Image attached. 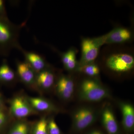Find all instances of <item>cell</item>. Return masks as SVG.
I'll list each match as a JSON object with an SVG mask.
<instances>
[{
    "label": "cell",
    "instance_id": "cell-8",
    "mask_svg": "<svg viewBox=\"0 0 134 134\" xmlns=\"http://www.w3.org/2000/svg\"><path fill=\"white\" fill-rule=\"evenodd\" d=\"M17 75L25 84L36 86V73L27 62L16 61Z\"/></svg>",
    "mask_w": 134,
    "mask_h": 134
},
{
    "label": "cell",
    "instance_id": "cell-7",
    "mask_svg": "<svg viewBox=\"0 0 134 134\" xmlns=\"http://www.w3.org/2000/svg\"><path fill=\"white\" fill-rule=\"evenodd\" d=\"M131 32L124 28H117L104 36L96 38L100 46L106 44L123 43L131 38Z\"/></svg>",
    "mask_w": 134,
    "mask_h": 134
},
{
    "label": "cell",
    "instance_id": "cell-3",
    "mask_svg": "<svg viewBox=\"0 0 134 134\" xmlns=\"http://www.w3.org/2000/svg\"><path fill=\"white\" fill-rule=\"evenodd\" d=\"M97 118V113L93 108L82 107L75 111L72 116V128L76 132L86 129L94 123Z\"/></svg>",
    "mask_w": 134,
    "mask_h": 134
},
{
    "label": "cell",
    "instance_id": "cell-17",
    "mask_svg": "<svg viewBox=\"0 0 134 134\" xmlns=\"http://www.w3.org/2000/svg\"><path fill=\"white\" fill-rule=\"evenodd\" d=\"M31 129L29 122L25 121H21L13 125L8 134H30Z\"/></svg>",
    "mask_w": 134,
    "mask_h": 134
},
{
    "label": "cell",
    "instance_id": "cell-24",
    "mask_svg": "<svg viewBox=\"0 0 134 134\" xmlns=\"http://www.w3.org/2000/svg\"><path fill=\"white\" fill-rule=\"evenodd\" d=\"M2 105V98L1 96V94H0V107Z\"/></svg>",
    "mask_w": 134,
    "mask_h": 134
},
{
    "label": "cell",
    "instance_id": "cell-11",
    "mask_svg": "<svg viewBox=\"0 0 134 134\" xmlns=\"http://www.w3.org/2000/svg\"><path fill=\"white\" fill-rule=\"evenodd\" d=\"M101 121L107 134H120L119 128L111 108L107 106L103 109Z\"/></svg>",
    "mask_w": 134,
    "mask_h": 134
},
{
    "label": "cell",
    "instance_id": "cell-15",
    "mask_svg": "<svg viewBox=\"0 0 134 134\" xmlns=\"http://www.w3.org/2000/svg\"><path fill=\"white\" fill-rule=\"evenodd\" d=\"M61 60L63 66L67 70H72L76 68V54L74 49H69L63 53L62 54Z\"/></svg>",
    "mask_w": 134,
    "mask_h": 134
},
{
    "label": "cell",
    "instance_id": "cell-1",
    "mask_svg": "<svg viewBox=\"0 0 134 134\" xmlns=\"http://www.w3.org/2000/svg\"><path fill=\"white\" fill-rule=\"evenodd\" d=\"M25 23L16 25L10 21L5 15H0V51L2 53L8 55L14 48L21 51L23 48L19 44V33Z\"/></svg>",
    "mask_w": 134,
    "mask_h": 134
},
{
    "label": "cell",
    "instance_id": "cell-2",
    "mask_svg": "<svg viewBox=\"0 0 134 134\" xmlns=\"http://www.w3.org/2000/svg\"><path fill=\"white\" fill-rule=\"evenodd\" d=\"M79 98L87 102L100 101L109 98L108 91L99 83L91 79L84 80L80 85Z\"/></svg>",
    "mask_w": 134,
    "mask_h": 134
},
{
    "label": "cell",
    "instance_id": "cell-4",
    "mask_svg": "<svg viewBox=\"0 0 134 134\" xmlns=\"http://www.w3.org/2000/svg\"><path fill=\"white\" fill-rule=\"evenodd\" d=\"M10 110L12 116L23 119L37 113L30 104L26 98L16 96L10 100Z\"/></svg>",
    "mask_w": 134,
    "mask_h": 134
},
{
    "label": "cell",
    "instance_id": "cell-21",
    "mask_svg": "<svg viewBox=\"0 0 134 134\" xmlns=\"http://www.w3.org/2000/svg\"><path fill=\"white\" fill-rule=\"evenodd\" d=\"M6 120V115L4 113L0 110V130L5 124Z\"/></svg>",
    "mask_w": 134,
    "mask_h": 134
},
{
    "label": "cell",
    "instance_id": "cell-6",
    "mask_svg": "<svg viewBox=\"0 0 134 134\" xmlns=\"http://www.w3.org/2000/svg\"><path fill=\"white\" fill-rule=\"evenodd\" d=\"M101 46L97 38H84L81 44L82 57L79 66L93 63L98 55Z\"/></svg>",
    "mask_w": 134,
    "mask_h": 134
},
{
    "label": "cell",
    "instance_id": "cell-18",
    "mask_svg": "<svg viewBox=\"0 0 134 134\" xmlns=\"http://www.w3.org/2000/svg\"><path fill=\"white\" fill-rule=\"evenodd\" d=\"M48 121L46 117L41 118L32 128L31 134H48Z\"/></svg>",
    "mask_w": 134,
    "mask_h": 134
},
{
    "label": "cell",
    "instance_id": "cell-12",
    "mask_svg": "<svg viewBox=\"0 0 134 134\" xmlns=\"http://www.w3.org/2000/svg\"><path fill=\"white\" fill-rule=\"evenodd\" d=\"M56 91L61 98L66 100L70 99L74 92V81L69 77L62 76L56 83Z\"/></svg>",
    "mask_w": 134,
    "mask_h": 134
},
{
    "label": "cell",
    "instance_id": "cell-14",
    "mask_svg": "<svg viewBox=\"0 0 134 134\" xmlns=\"http://www.w3.org/2000/svg\"><path fill=\"white\" fill-rule=\"evenodd\" d=\"M54 79V74L47 68L36 74V86L44 90H48L52 87Z\"/></svg>",
    "mask_w": 134,
    "mask_h": 134
},
{
    "label": "cell",
    "instance_id": "cell-19",
    "mask_svg": "<svg viewBox=\"0 0 134 134\" xmlns=\"http://www.w3.org/2000/svg\"><path fill=\"white\" fill-rule=\"evenodd\" d=\"M77 70L90 76H96L99 73V68L93 63L79 66Z\"/></svg>",
    "mask_w": 134,
    "mask_h": 134
},
{
    "label": "cell",
    "instance_id": "cell-10",
    "mask_svg": "<svg viewBox=\"0 0 134 134\" xmlns=\"http://www.w3.org/2000/svg\"><path fill=\"white\" fill-rule=\"evenodd\" d=\"M21 51L24 55L25 61L36 74L48 68V65L43 55L35 52L26 51L23 48Z\"/></svg>",
    "mask_w": 134,
    "mask_h": 134
},
{
    "label": "cell",
    "instance_id": "cell-13",
    "mask_svg": "<svg viewBox=\"0 0 134 134\" xmlns=\"http://www.w3.org/2000/svg\"><path fill=\"white\" fill-rule=\"evenodd\" d=\"M32 107L36 112H58L59 109L49 100L37 97H26Z\"/></svg>",
    "mask_w": 134,
    "mask_h": 134
},
{
    "label": "cell",
    "instance_id": "cell-20",
    "mask_svg": "<svg viewBox=\"0 0 134 134\" xmlns=\"http://www.w3.org/2000/svg\"><path fill=\"white\" fill-rule=\"evenodd\" d=\"M48 134H62L59 127L53 118H51L48 121Z\"/></svg>",
    "mask_w": 134,
    "mask_h": 134
},
{
    "label": "cell",
    "instance_id": "cell-5",
    "mask_svg": "<svg viewBox=\"0 0 134 134\" xmlns=\"http://www.w3.org/2000/svg\"><path fill=\"white\" fill-rule=\"evenodd\" d=\"M106 64L110 69L118 72H127L134 67V59L127 54L113 55L107 59Z\"/></svg>",
    "mask_w": 134,
    "mask_h": 134
},
{
    "label": "cell",
    "instance_id": "cell-23",
    "mask_svg": "<svg viewBox=\"0 0 134 134\" xmlns=\"http://www.w3.org/2000/svg\"><path fill=\"white\" fill-rule=\"evenodd\" d=\"M87 134H104L103 132L98 130H93Z\"/></svg>",
    "mask_w": 134,
    "mask_h": 134
},
{
    "label": "cell",
    "instance_id": "cell-22",
    "mask_svg": "<svg viewBox=\"0 0 134 134\" xmlns=\"http://www.w3.org/2000/svg\"><path fill=\"white\" fill-rule=\"evenodd\" d=\"M0 15H5L4 2L2 0H0Z\"/></svg>",
    "mask_w": 134,
    "mask_h": 134
},
{
    "label": "cell",
    "instance_id": "cell-9",
    "mask_svg": "<svg viewBox=\"0 0 134 134\" xmlns=\"http://www.w3.org/2000/svg\"><path fill=\"white\" fill-rule=\"evenodd\" d=\"M119 107L122 115V125L126 133L130 134L134 128V108L130 103L121 102Z\"/></svg>",
    "mask_w": 134,
    "mask_h": 134
},
{
    "label": "cell",
    "instance_id": "cell-16",
    "mask_svg": "<svg viewBox=\"0 0 134 134\" xmlns=\"http://www.w3.org/2000/svg\"><path fill=\"white\" fill-rule=\"evenodd\" d=\"M16 75L14 71L6 62H3L0 66V81L12 82L15 80Z\"/></svg>",
    "mask_w": 134,
    "mask_h": 134
}]
</instances>
